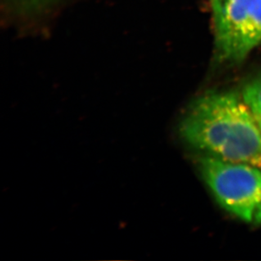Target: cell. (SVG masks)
<instances>
[{"mask_svg":"<svg viewBox=\"0 0 261 261\" xmlns=\"http://www.w3.org/2000/svg\"><path fill=\"white\" fill-rule=\"evenodd\" d=\"M180 134L208 155L261 169V131L239 94L212 92L198 98L182 118Z\"/></svg>","mask_w":261,"mask_h":261,"instance_id":"obj_1","label":"cell"},{"mask_svg":"<svg viewBox=\"0 0 261 261\" xmlns=\"http://www.w3.org/2000/svg\"><path fill=\"white\" fill-rule=\"evenodd\" d=\"M9 6L24 14L38 12L56 0H6Z\"/></svg>","mask_w":261,"mask_h":261,"instance_id":"obj_5","label":"cell"},{"mask_svg":"<svg viewBox=\"0 0 261 261\" xmlns=\"http://www.w3.org/2000/svg\"><path fill=\"white\" fill-rule=\"evenodd\" d=\"M254 222H255V224H261V203L257 208L256 212L254 215Z\"/></svg>","mask_w":261,"mask_h":261,"instance_id":"obj_6","label":"cell"},{"mask_svg":"<svg viewBox=\"0 0 261 261\" xmlns=\"http://www.w3.org/2000/svg\"><path fill=\"white\" fill-rule=\"evenodd\" d=\"M198 167L204 182L225 210L244 222L254 221L261 203V169L204 155Z\"/></svg>","mask_w":261,"mask_h":261,"instance_id":"obj_2","label":"cell"},{"mask_svg":"<svg viewBox=\"0 0 261 261\" xmlns=\"http://www.w3.org/2000/svg\"><path fill=\"white\" fill-rule=\"evenodd\" d=\"M217 57L238 63L261 42V0H210Z\"/></svg>","mask_w":261,"mask_h":261,"instance_id":"obj_3","label":"cell"},{"mask_svg":"<svg viewBox=\"0 0 261 261\" xmlns=\"http://www.w3.org/2000/svg\"><path fill=\"white\" fill-rule=\"evenodd\" d=\"M243 97L251 110L261 131V76L249 82L244 87Z\"/></svg>","mask_w":261,"mask_h":261,"instance_id":"obj_4","label":"cell"}]
</instances>
